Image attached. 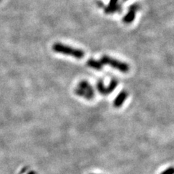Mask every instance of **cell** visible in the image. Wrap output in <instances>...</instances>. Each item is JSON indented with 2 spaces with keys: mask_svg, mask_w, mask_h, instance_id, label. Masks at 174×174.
<instances>
[{
  "mask_svg": "<svg viewBox=\"0 0 174 174\" xmlns=\"http://www.w3.org/2000/svg\"><path fill=\"white\" fill-rule=\"evenodd\" d=\"M0 1H1V0H0Z\"/></svg>",
  "mask_w": 174,
  "mask_h": 174,
  "instance_id": "12",
  "label": "cell"
},
{
  "mask_svg": "<svg viewBox=\"0 0 174 174\" xmlns=\"http://www.w3.org/2000/svg\"><path fill=\"white\" fill-rule=\"evenodd\" d=\"M161 174H174V167H170L162 172Z\"/></svg>",
  "mask_w": 174,
  "mask_h": 174,
  "instance_id": "9",
  "label": "cell"
},
{
  "mask_svg": "<svg viewBox=\"0 0 174 174\" xmlns=\"http://www.w3.org/2000/svg\"><path fill=\"white\" fill-rule=\"evenodd\" d=\"M104 10L107 14H112L121 10V5L118 4V0H110V2Z\"/></svg>",
  "mask_w": 174,
  "mask_h": 174,
  "instance_id": "6",
  "label": "cell"
},
{
  "mask_svg": "<svg viewBox=\"0 0 174 174\" xmlns=\"http://www.w3.org/2000/svg\"><path fill=\"white\" fill-rule=\"evenodd\" d=\"M100 62L103 65H107L119 70V71L122 72V73H128L130 70V66L128 65V64L121 62L118 59H114L113 57H111L107 55L102 56L100 59Z\"/></svg>",
  "mask_w": 174,
  "mask_h": 174,
  "instance_id": "2",
  "label": "cell"
},
{
  "mask_svg": "<svg viewBox=\"0 0 174 174\" xmlns=\"http://www.w3.org/2000/svg\"><path fill=\"white\" fill-rule=\"evenodd\" d=\"M117 86V80L112 79L108 86L104 85L102 81H99L97 84V89L98 92L102 95H107L112 93Z\"/></svg>",
  "mask_w": 174,
  "mask_h": 174,
  "instance_id": "4",
  "label": "cell"
},
{
  "mask_svg": "<svg viewBox=\"0 0 174 174\" xmlns=\"http://www.w3.org/2000/svg\"><path fill=\"white\" fill-rule=\"evenodd\" d=\"M26 169H27V168H24V169H23V170H21V172H20V173L22 174L23 173H25V172H26Z\"/></svg>",
  "mask_w": 174,
  "mask_h": 174,
  "instance_id": "10",
  "label": "cell"
},
{
  "mask_svg": "<svg viewBox=\"0 0 174 174\" xmlns=\"http://www.w3.org/2000/svg\"><path fill=\"white\" fill-rule=\"evenodd\" d=\"M127 97H128V94L125 91H122L119 93V95L116 97L113 102V106L116 108L120 107L124 103V102L126 101Z\"/></svg>",
  "mask_w": 174,
  "mask_h": 174,
  "instance_id": "7",
  "label": "cell"
},
{
  "mask_svg": "<svg viewBox=\"0 0 174 174\" xmlns=\"http://www.w3.org/2000/svg\"><path fill=\"white\" fill-rule=\"evenodd\" d=\"M52 49L55 52L60 53V54H65V55L72 56V57H76L77 59H81L85 55V53L83 50L73 48L72 47H69L68 45L62 44L60 43L54 44L53 45Z\"/></svg>",
  "mask_w": 174,
  "mask_h": 174,
  "instance_id": "1",
  "label": "cell"
},
{
  "mask_svg": "<svg viewBox=\"0 0 174 174\" xmlns=\"http://www.w3.org/2000/svg\"><path fill=\"white\" fill-rule=\"evenodd\" d=\"M87 65L90 68L95 69L97 70H101L102 69L103 65L100 61L96 60L94 59H89L87 62Z\"/></svg>",
  "mask_w": 174,
  "mask_h": 174,
  "instance_id": "8",
  "label": "cell"
},
{
  "mask_svg": "<svg viewBox=\"0 0 174 174\" xmlns=\"http://www.w3.org/2000/svg\"><path fill=\"white\" fill-rule=\"evenodd\" d=\"M75 92L78 96L84 97L87 100H92L95 97V91L93 87L87 81H80L77 87L75 89Z\"/></svg>",
  "mask_w": 174,
  "mask_h": 174,
  "instance_id": "3",
  "label": "cell"
},
{
  "mask_svg": "<svg viewBox=\"0 0 174 174\" xmlns=\"http://www.w3.org/2000/svg\"><path fill=\"white\" fill-rule=\"evenodd\" d=\"M28 174H36V173L34 171H30L28 173Z\"/></svg>",
  "mask_w": 174,
  "mask_h": 174,
  "instance_id": "11",
  "label": "cell"
},
{
  "mask_svg": "<svg viewBox=\"0 0 174 174\" xmlns=\"http://www.w3.org/2000/svg\"><path fill=\"white\" fill-rule=\"evenodd\" d=\"M139 9V4H131L129 7V9H128V13L123 17V21L126 24H129V23H132L134 21V19H135L136 17V13Z\"/></svg>",
  "mask_w": 174,
  "mask_h": 174,
  "instance_id": "5",
  "label": "cell"
}]
</instances>
